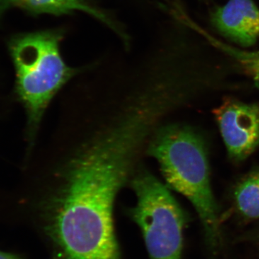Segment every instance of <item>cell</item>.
<instances>
[{"instance_id": "obj_8", "label": "cell", "mask_w": 259, "mask_h": 259, "mask_svg": "<svg viewBox=\"0 0 259 259\" xmlns=\"http://www.w3.org/2000/svg\"><path fill=\"white\" fill-rule=\"evenodd\" d=\"M233 196L237 209L243 217L259 218V166L238 182Z\"/></svg>"}, {"instance_id": "obj_2", "label": "cell", "mask_w": 259, "mask_h": 259, "mask_svg": "<svg viewBox=\"0 0 259 259\" xmlns=\"http://www.w3.org/2000/svg\"><path fill=\"white\" fill-rule=\"evenodd\" d=\"M61 30L20 35L10 45L16 71V90L28 115L31 138L52 98L77 72L64 62Z\"/></svg>"}, {"instance_id": "obj_11", "label": "cell", "mask_w": 259, "mask_h": 259, "mask_svg": "<svg viewBox=\"0 0 259 259\" xmlns=\"http://www.w3.org/2000/svg\"><path fill=\"white\" fill-rule=\"evenodd\" d=\"M0 4H1V3H0Z\"/></svg>"}, {"instance_id": "obj_9", "label": "cell", "mask_w": 259, "mask_h": 259, "mask_svg": "<svg viewBox=\"0 0 259 259\" xmlns=\"http://www.w3.org/2000/svg\"><path fill=\"white\" fill-rule=\"evenodd\" d=\"M0 259H22L19 255L15 253H8V252L0 250Z\"/></svg>"}, {"instance_id": "obj_10", "label": "cell", "mask_w": 259, "mask_h": 259, "mask_svg": "<svg viewBox=\"0 0 259 259\" xmlns=\"http://www.w3.org/2000/svg\"><path fill=\"white\" fill-rule=\"evenodd\" d=\"M3 0H0V3H3Z\"/></svg>"}, {"instance_id": "obj_1", "label": "cell", "mask_w": 259, "mask_h": 259, "mask_svg": "<svg viewBox=\"0 0 259 259\" xmlns=\"http://www.w3.org/2000/svg\"><path fill=\"white\" fill-rule=\"evenodd\" d=\"M148 154L157 160L162 175L172 190L193 204L209 244L220 237L219 212L211 188L205 144L190 127L173 124L153 134Z\"/></svg>"}, {"instance_id": "obj_3", "label": "cell", "mask_w": 259, "mask_h": 259, "mask_svg": "<svg viewBox=\"0 0 259 259\" xmlns=\"http://www.w3.org/2000/svg\"><path fill=\"white\" fill-rule=\"evenodd\" d=\"M137 202L130 214L139 226L150 259H182L186 218L166 186L145 169L131 180Z\"/></svg>"}, {"instance_id": "obj_6", "label": "cell", "mask_w": 259, "mask_h": 259, "mask_svg": "<svg viewBox=\"0 0 259 259\" xmlns=\"http://www.w3.org/2000/svg\"><path fill=\"white\" fill-rule=\"evenodd\" d=\"M17 7L34 13L60 16L75 12H82L93 16L123 37L117 23L105 12L84 0H10Z\"/></svg>"}, {"instance_id": "obj_7", "label": "cell", "mask_w": 259, "mask_h": 259, "mask_svg": "<svg viewBox=\"0 0 259 259\" xmlns=\"http://www.w3.org/2000/svg\"><path fill=\"white\" fill-rule=\"evenodd\" d=\"M179 20L187 28L200 35L209 45L231 58L241 66L245 74L251 78L259 88V51L246 50L223 41L196 23L185 11L181 13Z\"/></svg>"}, {"instance_id": "obj_4", "label": "cell", "mask_w": 259, "mask_h": 259, "mask_svg": "<svg viewBox=\"0 0 259 259\" xmlns=\"http://www.w3.org/2000/svg\"><path fill=\"white\" fill-rule=\"evenodd\" d=\"M213 112L231 159L249 157L259 146V105L229 98Z\"/></svg>"}, {"instance_id": "obj_5", "label": "cell", "mask_w": 259, "mask_h": 259, "mask_svg": "<svg viewBox=\"0 0 259 259\" xmlns=\"http://www.w3.org/2000/svg\"><path fill=\"white\" fill-rule=\"evenodd\" d=\"M211 21L218 31L242 47L258 40L259 9L253 0H228L214 10Z\"/></svg>"}]
</instances>
